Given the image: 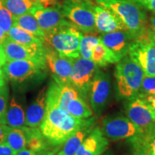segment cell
Wrapping results in <instances>:
<instances>
[{
  "label": "cell",
  "instance_id": "1",
  "mask_svg": "<svg viewBox=\"0 0 155 155\" xmlns=\"http://www.w3.org/2000/svg\"><path fill=\"white\" fill-rule=\"evenodd\" d=\"M95 118L78 119L65 109L47 104L45 115L40 129L51 146L63 144L73 134L83 128L94 126Z\"/></svg>",
  "mask_w": 155,
  "mask_h": 155
},
{
  "label": "cell",
  "instance_id": "2",
  "mask_svg": "<svg viewBox=\"0 0 155 155\" xmlns=\"http://www.w3.org/2000/svg\"><path fill=\"white\" fill-rule=\"evenodd\" d=\"M47 68L45 61L19 60L7 61L2 68L13 86L22 91L40 85L47 77Z\"/></svg>",
  "mask_w": 155,
  "mask_h": 155
},
{
  "label": "cell",
  "instance_id": "3",
  "mask_svg": "<svg viewBox=\"0 0 155 155\" xmlns=\"http://www.w3.org/2000/svg\"><path fill=\"white\" fill-rule=\"evenodd\" d=\"M98 5L115 12L127 28L134 38L144 35L147 32V19L135 0H96Z\"/></svg>",
  "mask_w": 155,
  "mask_h": 155
},
{
  "label": "cell",
  "instance_id": "4",
  "mask_svg": "<svg viewBox=\"0 0 155 155\" xmlns=\"http://www.w3.org/2000/svg\"><path fill=\"white\" fill-rule=\"evenodd\" d=\"M144 72L129 56L117 63L115 69L116 88L120 98L129 101L138 96Z\"/></svg>",
  "mask_w": 155,
  "mask_h": 155
},
{
  "label": "cell",
  "instance_id": "5",
  "mask_svg": "<svg viewBox=\"0 0 155 155\" xmlns=\"http://www.w3.org/2000/svg\"><path fill=\"white\" fill-rule=\"evenodd\" d=\"M83 34L73 25H66L45 34L44 40L62 56L80 57L79 46Z\"/></svg>",
  "mask_w": 155,
  "mask_h": 155
},
{
  "label": "cell",
  "instance_id": "6",
  "mask_svg": "<svg viewBox=\"0 0 155 155\" xmlns=\"http://www.w3.org/2000/svg\"><path fill=\"white\" fill-rule=\"evenodd\" d=\"M93 5L89 0H66L61 12L78 30L93 32L96 31Z\"/></svg>",
  "mask_w": 155,
  "mask_h": 155
},
{
  "label": "cell",
  "instance_id": "7",
  "mask_svg": "<svg viewBox=\"0 0 155 155\" xmlns=\"http://www.w3.org/2000/svg\"><path fill=\"white\" fill-rule=\"evenodd\" d=\"M128 55L141 68L145 75L155 76V43L147 32L144 35L134 39Z\"/></svg>",
  "mask_w": 155,
  "mask_h": 155
},
{
  "label": "cell",
  "instance_id": "8",
  "mask_svg": "<svg viewBox=\"0 0 155 155\" xmlns=\"http://www.w3.org/2000/svg\"><path fill=\"white\" fill-rule=\"evenodd\" d=\"M98 66L92 60L81 57L75 58L70 78V84L85 101L89 99L91 86Z\"/></svg>",
  "mask_w": 155,
  "mask_h": 155
},
{
  "label": "cell",
  "instance_id": "9",
  "mask_svg": "<svg viewBox=\"0 0 155 155\" xmlns=\"http://www.w3.org/2000/svg\"><path fill=\"white\" fill-rule=\"evenodd\" d=\"M101 129L106 138L114 141L133 139L144 132L129 118L122 116H108L104 119Z\"/></svg>",
  "mask_w": 155,
  "mask_h": 155
},
{
  "label": "cell",
  "instance_id": "10",
  "mask_svg": "<svg viewBox=\"0 0 155 155\" xmlns=\"http://www.w3.org/2000/svg\"><path fill=\"white\" fill-rule=\"evenodd\" d=\"M110 92L109 75L98 69L93 79L88 96L92 110L97 116L101 115L107 106Z\"/></svg>",
  "mask_w": 155,
  "mask_h": 155
},
{
  "label": "cell",
  "instance_id": "11",
  "mask_svg": "<svg viewBox=\"0 0 155 155\" xmlns=\"http://www.w3.org/2000/svg\"><path fill=\"white\" fill-rule=\"evenodd\" d=\"M125 109L127 117L143 131L155 124L154 109L144 100L137 97L128 101Z\"/></svg>",
  "mask_w": 155,
  "mask_h": 155
},
{
  "label": "cell",
  "instance_id": "12",
  "mask_svg": "<svg viewBox=\"0 0 155 155\" xmlns=\"http://www.w3.org/2000/svg\"><path fill=\"white\" fill-rule=\"evenodd\" d=\"M75 58L59 55L53 48H45V61L53 75V80L61 83H70V78Z\"/></svg>",
  "mask_w": 155,
  "mask_h": 155
},
{
  "label": "cell",
  "instance_id": "13",
  "mask_svg": "<svg viewBox=\"0 0 155 155\" xmlns=\"http://www.w3.org/2000/svg\"><path fill=\"white\" fill-rule=\"evenodd\" d=\"M34 15L45 34L55 29L73 25L67 20L61 10L37 4L30 12Z\"/></svg>",
  "mask_w": 155,
  "mask_h": 155
},
{
  "label": "cell",
  "instance_id": "14",
  "mask_svg": "<svg viewBox=\"0 0 155 155\" xmlns=\"http://www.w3.org/2000/svg\"><path fill=\"white\" fill-rule=\"evenodd\" d=\"M7 61L19 60L45 61V47L25 46L7 39L2 45Z\"/></svg>",
  "mask_w": 155,
  "mask_h": 155
},
{
  "label": "cell",
  "instance_id": "15",
  "mask_svg": "<svg viewBox=\"0 0 155 155\" xmlns=\"http://www.w3.org/2000/svg\"><path fill=\"white\" fill-rule=\"evenodd\" d=\"M93 11L96 31L101 33H109L116 31L127 30V26L122 19L112 9L93 5Z\"/></svg>",
  "mask_w": 155,
  "mask_h": 155
},
{
  "label": "cell",
  "instance_id": "16",
  "mask_svg": "<svg viewBox=\"0 0 155 155\" xmlns=\"http://www.w3.org/2000/svg\"><path fill=\"white\" fill-rule=\"evenodd\" d=\"M99 39L100 41L111 50L120 61L127 55L131 42L134 38L126 30L102 33Z\"/></svg>",
  "mask_w": 155,
  "mask_h": 155
},
{
  "label": "cell",
  "instance_id": "17",
  "mask_svg": "<svg viewBox=\"0 0 155 155\" xmlns=\"http://www.w3.org/2000/svg\"><path fill=\"white\" fill-rule=\"evenodd\" d=\"M79 96L70 83H61L53 80L47 90V104L66 110L68 103Z\"/></svg>",
  "mask_w": 155,
  "mask_h": 155
},
{
  "label": "cell",
  "instance_id": "18",
  "mask_svg": "<svg viewBox=\"0 0 155 155\" xmlns=\"http://www.w3.org/2000/svg\"><path fill=\"white\" fill-rule=\"evenodd\" d=\"M108 141L99 127H96L81 144L75 155H101L106 152Z\"/></svg>",
  "mask_w": 155,
  "mask_h": 155
},
{
  "label": "cell",
  "instance_id": "19",
  "mask_svg": "<svg viewBox=\"0 0 155 155\" xmlns=\"http://www.w3.org/2000/svg\"><path fill=\"white\" fill-rule=\"evenodd\" d=\"M47 106V89L44 87L40 91L35 100L27 108L25 113V125L38 127L45 115Z\"/></svg>",
  "mask_w": 155,
  "mask_h": 155
},
{
  "label": "cell",
  "instance_id": "20",
  "mask_svg": "<svg viewBox=\"0 0 155 155\" xmlns=\"http://www.w3.org/2000/svg\"><path fill=\"white\" fill-rule=\"evenodd\" d=\"M20 128L24 131L26 137L27 148L37 154H40L49 150L51 144L42 134L40 129L28 126H23Z\"/></svg>",
  "mask_w": 155,
  "mask_h": 155
},
{
  "label": "cell",
  "instance_id": "21",
  "mask_svg": "<svg viewBox=\"0 0 155 155\" xmlns=\"http://www.w3.org/2000/svg\"><path fill=\"white\" fill-rule=\"evenodd\" d=\"M25 113L24 105L17 96H12L8 104L6 114L5 124L14 128H20L25 125Z\"/></svg>",
  "mask_w": 155,
  "mask_h": 155
},
{
  "label": "cell",
  "instance_id": "22",
  "mask_svg": "<svg viewBox=\"0 0 155 155\" xmlns=\"http://www.w3.org/2000/svg\"><path fill=\"white\" fill-rule=\"evenodd\" d=\"M7 35L9 39L23 45L35 47H41L44 45L45 42L41 39L15 25L12 27L7 32Z\"/></svg>",
  "mask_w": 155,
  "mask_h": 155
},
{
  "label": "cell",
  "instance_id": "23",
  "mask_svg": "<svg viewBox=\"0 0 155 155\" xmlns=\"http://www.w3.org/2000/svg\"><path fill=\"white\" fill-rule=\"evenodd\" d=\"M92 127L93 126H90L83 128L69 137L57 155H75L85 139L91 132Z\"/></svg>",
  "mask_w": 155,
  "mask_h": 155
},
{
  "label": "cell",
  "instance_id": "24",
  "mask_svg": "<svg viewBox=\"0 0 155 155\" xmlns=\"http://www.w3.org/2000/svg\"><path fill=\"white\" fill-rule=\"evenodd\" d=\"M14 25L28 31L45 42V32L40 27L35 17L31 13H28L19 17H14Z\"/></svg>",
  "mask_w": 155,
  "mask_h": 155
},
{
  "label": "cell",
  "instance_id": "25",
  "mask_svg": "<svg viewBox=\"0 0 155 155\" xmlns=\"http://www.w3.org/2000/svg\"><path fill=\"white\" fill-rule=\"evenodd\" d=\"M5 143L15 152L27 148L26 137L21 128H14L7 126Z\"/></svg>",
  "mask_w": 155,
  "mask_h": 155
},
{
  "label": "cell",
  "instance_id": "26",
  "mask_svg": "<svg viewBox=\"0 0 155 155\" xmlns=\"http://www.w3.org/2000/svg\"><path fill=\"white\" fill-rule=\"evenodd\" d=\"M91 60L98 67H104L108 64L117 63L119 62L114 53L101 41L93 50Z\"/></svg>",
  "mask_w": 155,
  "mask_h": 155
},
{
  "label": "cell",
  "instance_id": "27",
  "mask_svg": "<svg viewBox=\"0 0 155 155\" xmlns=\"http://www.w3.org/2000/svg\"><path fill=\"white\" fill-rule=\"evenodd\" d=\"M66 111L74 117L86 119L93 115V111L86 101L79 96L68 104Z\"/></svg>",
  "mask_w": 155,
  "mask_h": 155
},
{
  "label": "cell",
  "instance_id": "28",
  "mask_svg": "<svg viewBox=\"0 0 155 155\" xmlns=\"http://www.w3.org/2000/svg\"><path fill=\"white\" fill-rule=\"evenodd\" d=\"M6 7L14 17L30 13L37 4L30 0H5Z\"/></svg>",
  "mask_w": 155,
  "mask_h": 155
},
{
  "label": "cell",
  "instance_id": "29",
  "mask_svg": "<svg viewBox=\"0 0 155 155\" xmlns=\"http://www.w3.org/2000/svg\"><path fill=\"white\" fill-rule=\"evenodd\" d=\"M133 139L140 143L148 155H155V124L144 131L139 137Z\"/></svg>",
  "mask_w": 155,
  "mask_h": 155
},
{
  "label": "cell",
  "instance_id": "30",
  "mask_svg": "<svg viewBox=\"0 0 155 155\" xmlns=\"http://www.w3.org/2000/svg\"><path fill=\"white\" fill-rule=\"evenodd\" d=\"M100 42L99 38L93 35H83L79 46L80 57L91 59L94 48Z\"/></svg>",
  "mask_w": 155,
  "mask_h": 155
},
{
  "label": "cell",
  "instance_id": "31",
  "mask_svg": "<svg viewBox=\"0 0 155 155\" xmlns=\"http://www.w3.org/2000/svg\"><path fill=\"white\" fill-rule=\"evenodd\" d=\"M14 25V16L6 7L5 0H0V28L8 32Z\"/></svg>",
  "mask_w": 155,
  "mask_h": 155
},
{
  "label": "cell",
  "instance_id": "32",
  "mask_svg": "<svg viewBox=\"0 0 155 155\" xmlns=\"http://www.w3.org/2000/svg\"><path fill=\"white\" fill-rule=\"evenodd\" d=\"M152 95H155V76L144 75L137 97L143 99Z\"/></svg>",
  "mask_w": 155,
  "mask_h": 155
},
{
  "label": "cell",
  "instance_id": "33",
  "mask_svg": "<svg viewBox=\"0 0 155 155\" xmlns=\"http://www.w3.org/2000/svg\"><path fill=\"white\" fill-rule=\"evenodd\" d=\"M9 92L7 83L0 88V124H5L6 114L9 104Z\"/></svg>",
  "mask_w": 155,
  "mask_h": 155
},
{
  "label": "cell",
  "instance_id": "34",
  "mask_svg": "<svg viewBox=\"0 0 155 155\" xmlns=\"http://www.w3.org/2000/svg\"><path fill=\"white\" fill-rule=\"evenodd\" d=\"M131 142L133 144V149L131 152L128 155H148L145 149L141 146V144L137 141L132 139Z\"/></svg>",
  "mask_w": 155,
  "mask_h": 155
},
{
  "label": "cell",
  "instance_id": "35",
  "mask_svg": "<svg viewBox=\"0 0 155 155\" xmlns=\"http://www.w3.org/2000/svg\"><path fill=\"white\" fill-rule=\"evenodd\" d=\"M137 3L141 6H143L145 8H147L151 11L155 12V0L152 1H145V0H135Z\"/></svg>",
  "mask_w": 155,
  "mask_h": 155
},
{
  "label": "cell",
  "instance_id": "36",
  "mask_svg": "<svg viewBox=\"0 0 155 155\" xmlns=\"http://www.w3.org/2000/svg\"><path fill=\"white\" fill-rule=\"evenodd\" d=\"M15 152L5 143L0 144V155H14Z\"/></svg>",
  "mask_w": 155,
  "mask_h": 155
},
{
  "label": "cell",
  "instance_id": "37",
  "mask_svg": "<svg viewBox=\"0 0 155 155\" xmlns=\"http://www.w3.org/2000/svg\"><path fill=\"white\" fill-rule=\"evenodd\" d=\"M30 1L36 4H40V5H43L44 7H48L50 5L56 4L57 0H30Z\"/></svg>",
  "mask_w": 155,
  "mask_h": 155
},
{
  "label": "cell",
  "instance_id": "38",
  "mask_svg": "<svg viewBox=\"0 0 155 155\" xmlns=\"http://www.w3.org/2000/svg\"><path fill=\"white\" fill-rule=\"evenodd\" d=\"M7 125L0 124V144L1 143H5V139L7 134Z\"/></svg>",
  "mask_w": 155,
  "mask_h": 155
},
{
  "label": "cell",
  "instance_id": "39",
  "mask_svg": "<svg viewBox=\"0 0 155 155\" xmlns=\"http://www.w3.org/2000/svg\"><path fill=\"white\" fill-rule=\"evenodd\" d=\"M141 99H142V98H141ZM143 100H144L145 101L153 108V109H155V95L147 96L146 98H143Z\"/></svg>",
  "mask_w": 155,
  "mask_h": 155
},
{
  "label": "cell",
  "instance_id": "40",
  "mask_svg": "<svg viewBox=\"0 0 155 155\" xmlns=\"http://www.w3.org/2000/svg\"><path fill=\"white\" fill-rule=\"evenodd\" d=\"M7 62L5 50L3 49L2 45H0V67H2Z\"/></svg>",
  "mask_w": 155,
  "mask_h": 155
},
{
  "label": "cell",
  "instance_id": "41",
  "mask_svg": "<svg viewBox=\"0 0 155 155\" xmlns=\"http://www.w3.org/2000/svg\"><path fill=\"white\" fill-rule=\"evenodd\" d=\"M14 155H38V154L28 148H25L24 150L19 151V152H15Z\"/></svg>",
  "mask_w": 155,
  "mask_h": 155
},
{
  "label": "cell",
  "instance_id": "42",
  "mask_svg": "<svg viewBox=\"0 0 155 155\" xmlns=\"http://www.w3.org/2000/svg\"><path fill=\"white\" fill-rule=\"evenodd\" d=\"M8 38V35L7 32L2 28H0V45H2Z\"/></svg>",
  "mask_w": 155,
  "mask_h": 155
},
{
  "label": "cell",
  "instance_id": "43",
  "mask_svg": "<svg viewBox=\"0 0 155 155\" xmlns=\"http://www.w3.org/2000/svg\"><path fill=\"white\" fill-rule=\"evenodd\" d=\"M7 83V79L6 78L5 73H4L2 67H0V88L5 86V84Z\"/></svg>",
  "mask_w": 155,
  "mask_h": 155
},
{
  "label": "cell",
  "instance_id": "44",
  "mask_svg": "<svg viewBox=\"0 0 155 155\" xmlns=\"http://www.w3.org/2000/svg\"><path fill=\"white\" fill-rule=\"evenodd\" d=\"M150 30L155 32V13L150 17Z\"/></svg>",
  "mask_w": 155,
  "mask_h": 155
},
{
  "label": "cell",
  "instance_id": "45",
  "mask_svg": "<svg viewBox=\"0 0 155 155\" xmlns=\"http://www.w3.org/2000/svg\"><path fill=\"white\" fill-rule=\"evenodd\" d=\"M147 34H148V35L150 36V38L152 39V41L155 43V32H154L151 30H147Z\"/></svg>",
  "mask_w": 155,
  "mask_h": 155
},
{
  "label": "cell",
  "instance_id": "46",
  "mask_svg": "<svg viewBox=\"0 0 155 155\" xmlns=\"http://www.w3.org/2000/svg\"><path fill=\"white\" fill-rule=\"evenodd\" d=\"M38 155H57L55 154V152H51V151H46V152H42L40 154H38Z\"/></svg>",
  "mask_w": 155,
  "mask_h": 155
},
{
  "label": "cell",
  "instance_id": "47",
  "mask_svg": "<svg viewBox=\"0 0 155 155\" xmlns=\"http://www.w3.org/2000/svg\"><path fill=\"white\" fill-rule=\"evenodd\" d=\"M101 155H111V154H110V153L108 152H104L103 154H101Z\"/></svg>",
  "mask_w": 155,
  "mask_h": 155
},
{
  "label": "cell",
  "instance_id": "48",
  "mask_svg": "<svg viewBox=\"0 0 155 155\" xmlns=\"http://www.w3.org/2000/svg\"><path fill=\"white\" fill-rule=\"evenodd\" d=\"M154 113H155V109H154Z\"/></svg>",
  "mask_w": 155,
  "mask_h": 155
}]
</instances>
